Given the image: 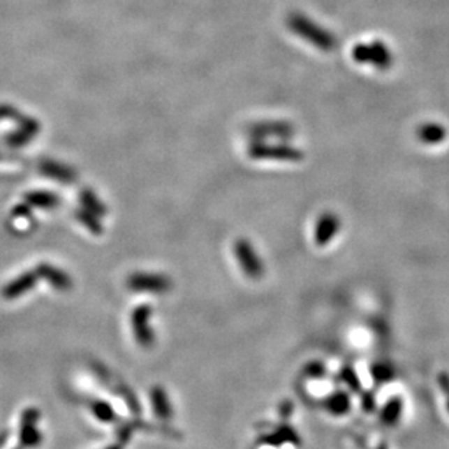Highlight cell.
I'll use <instances>...</instances> for the list:
<instances>
[{"label":"cell","instance_id":"5","mask_svg":"<svg viewBox=\"0 0 449 449\" xmlns=\"http://www.w3.org/2000/svg\"><path fill=\"white\" fill-rule=\"evenodd\" d=\"M235 256L243 274L251 279L259 281L263 278L265 265L259 256L255 244L246 237H240L235 243Z\"/></svg>","mask_w":449,"mask_h":449},{"label":"cell","instance_id":"2","mask_svg":"<svg viewBox=\"0 0 449 449\" xmlns=\"http://www.w3.org/2000/svg\"><path fill=\"white\" fill-rule=\"evenodd\" d=\"M247 154L253 160L290 161V163H298L304 159V152L288 141L251 140L247 146Z\"/></svg>","mask_w":449,"mask_h":449},{"label":"cell","instance_id":"14","mask_svg":"<svg viewBox=\"0 0 449 449\" xmlns=\"http://www.w3.org/2000/svg\"><path fill=\"white\" fill-rule=\"evenodd\" d=\"M438 385L441 387L443 396H445V403L446 408L449 411V374L448 372H441L438 375Z\"/></svg>","mask_w":449,"mask_h":449},{"label":"cell","instance_id":"15","mask_svg":"<svg viewBox=\"0 0 449 449\" xmlns=\"http://www.w3.org/2000/svg\"><path fill=\"white\" fill-rule=\"evenodd\" d=\"M362 407L367 413H371L375 410L376 407V400H375V396H374V392H364L362 394Z\"/></svg>","mask_w":449,"mask_h":449},{"label":"cell","instance_id":"7","mask_svg":"<svg viewBox=\"0 0 449 449\" xmlns=\"http://www.w3.org/2000/svg\"><path fill=\"white\" fill-rule=\"evenodd\" d=\"M446 135H448V131L443 125L434 121L420 124L416 130L418 140L427 146L441 145V142L446 140Z\"/></svg>","mask_w":449,"mask_h":449},{"label":"cell","instance_id":"1","mask_svg":"<svg viewBox=\"0 0 449 449\" xmlns=\"http://www.w3.org/2000/svg\"><path fill=\"white\" fill-rule=\"evenodd\" d=\"M286 25L300 38L307 41L320 51L330 52L337 47V38L329 29L318 25L311 17L301 12L290 13L286 17Z\"/></svg>","mask_w":449,"mask_h":449},{"label":"cell","instance_id":"16","mask_svg":"<svg viewBox=\"0 0 449 449\" xmlns=\"http://www.w3.org/2000/svg\"><path fill=\"white\" fill-rule=\"evenodd\" d=\"M281 415H282V418H286V416H288L290 418V415H291V411H293V403L291 402H285L282 406H281Z\"/></svg>","mask_w":449,"mask_h":449},{"label":"cell","instance_id":"10","mask_svg":"<svg viewBox=\"0 0 449 449\" xmlns=\"http://www.w3.org/2000/svg\"><path fill=\"white\" fill-rule=\"evenodd\" d=\"M262 442L266 445H272V446H279L282 443H294V445H300V436L297 434V430L291 426V425H286L282 423L278 426V429H275V432H272L271 435H266L262 438Z\"/></svg>","mask_w":449,"mask_h":449},{"label":"cell","instance_id":"11","mask_svg":"<svg viewBox=\"0 0 449 449\" xmlns=\"http://www.w3.org/2000/svg\"><path fill=\"white\" fill-rule=\"evenodd\" d=\"M372 378L376 384H385L394 378V367L387 362H376L371 367Z\"/></svg>","mask_w":449,"mask_h":449},{"label":"cell","instance_id":"13","mask_svg":"<svg viewBox=\"0 0 449 449\" xmlns=\"http://www.w3.org/2000/svg\"><path fill=\"white\" fill-rule=\"evenodd\" d=\"M304 374L311 380H323L327 375V368L321 361H311L304 367Z\"/></svg>","mask_w":449,"mask_h":449},{"label":"cell","instance_id":"8","mask_svg":"<svg viewBox=\"0 0 449 449\" xmlns=\"http://www.w3.org/2000/svg\"><path fill=\"white\" fill-rule=\"evenodd\" d=\"M323 406H325V408L330 413V415L336 418H342L351 411L352 402H351V396L346 391L337 390L329 394V396L325 399V402H323Z\"/></svg>","mask_w":449,"mask_h":449},{"label":"cell","instance_id":"12","mask_svg":"<svg viewBox=\"0 0 449 449\" xmlns=\"http://www.w3.org/2000/svg\"><path fill=\"white\" fill-rule=\"evenodd\" d=\"M340 380H342V383H345L348 385V388L353 392H361L362 391V384H361V380H359V375L358 372L355 371L353 367L351 365H345L342 369H340Z\"/></svg>","mask_w":449,"mask_h":449},{"label":"cell","instance_id":"6","mask_svg":"<svg viewBox=\"0 0 449 449\" xmlns=\"http://www.w3.org/2000/svg\"><path fill=\"white\" fill-rule=\"evenodd\" d=\"M342 228L340 217L333 211H325L320 214V217L314 226V243L317 247L329 246L339 235Z\"/></svg>","mask_w":449,"mask_h":449},{"label":"cell","instance_id":"4","mask_svg":"<svg viewBox=\"0 0 449 449\" xmlns=\"http://www.w3.org/2000/svg\"><path fill=\"white\" fill-rule=\"evenodd\" d=\"M352 59L358 64H371L381 71H387L394 63L391 50L381 40L356 44L352 48Z\"/></svg>","mask_w":449,"mask_h":449},{"label":"cell","instance_id":"9","mask_svg":"<svg viewBox=\"0 0 449 449\" xmlns=\"http://www.w3.org/2000/svg\"><path fill=\"white\" fill-rule=\"evenodd\" d=\"M403 410H404V402L400 396H394L388 399L381 410V416H380L381 423L387 427H394L402 420Z\"/></svg>","mask_w":449,"mask_h":449},{"label":"cell","instance_id":"3","mask_svg":"<svg viewBox=\"0 0 449 449\" xmlns=\"http://www.w3.org/2000/svg\"><path fill=\"white\" fill-rule=\"evenodd\" d=\"M295 125L286 119H259L250 122L244 130L250 141H288L295 135Z\"/></svg>","mask_w":449,"mask_h":449}]
</instances>
